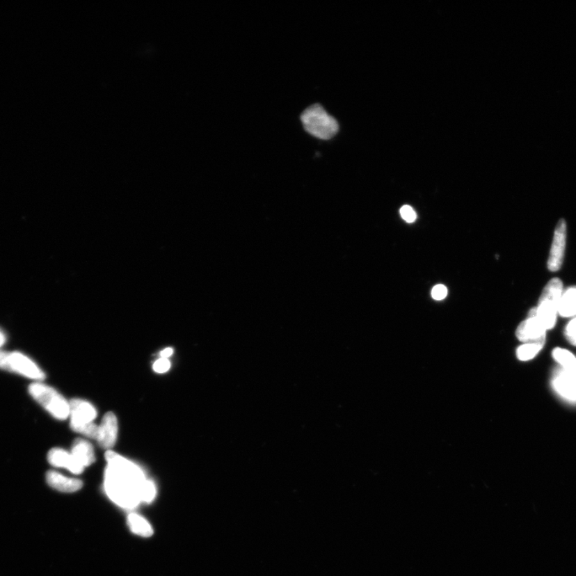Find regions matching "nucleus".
<instances>
[{"label":"nucleus","mask_w":576,"mask_h":576,"mask_svg":"<svg viewBox=\"0 0 576 576\" xmlns=\"http://www.w3.org/2000/svg\"><path fill=\"white\" fill-rule=\"evenodd\" d=\"M104 489L115 504L127 509L142 503L141 493L147 481L145 474L137 464L109 450L106 452Z\"/></svg>","instance_id":"nucleus-1"},{"label":"nucleus","mask_w":576,"mask_h":576,"mask_svg":"<svg viewBox=\"0 0 576 576\" xmlns=\"http://www.w3.org/2000/svg\"><path fill=\"white\" fill-rule=\"evenodd\" d=\"M301 120L307 134L319 141H330L338 135L339 131L337 120L319 104H312L304 110Z\"/></svg>","instance_id":"nucleus-2"},{"label":"nucleus","mask_w":576,"mask_h":576,"mask_svg":"<svg viewBox=\"0 0 576 576\" xmlns=\"http://www.w3.org/2000/svg\"><path fill=\"white\" fill-rule=\"evenodd\" d=\"M563 291V282L557 278L549 281L543 288L536 312L547 330L556 326L559 303Z\"/></svg>","instance_id":"nucleus-3"},{"label":"nucleus","mask_w":576,"mask_h":576,"mask_svg":"<svg viewBox=\"0 0 576 576\" xmlns=\"http://www.w3.org/2000/svg\"><path fill=\"white\" fill-rule=\"evenodd\" d=\"M29 392L31 397L55 418L63 420L70 415V403L54 388L35 383L31 384Z\"/></svg>","instance_id":"nucleus-4"},{"label":"nucleus","mask_w":576,"mask_h":576,"mask_svg":"<svg viewBox=\"0 0 576 576\" xmlns=\"http://www.w3.org/2000/svg\"><path fill=\"white\" fill-rule=\"evenodd\" d=\"M0 369L39 381L45 378V373L35 362L20 352L0 351Z\"/></svg>","instance_id":"nucleus-5"},{"label":"nucleus","mask_w":576,"mask_h":576,"mask_svg":"<svg viewBox=\"0 0 576 576\" xmlns=\"http://www.w3.org/2000/svg\"><path fill=\"white\" fill-rule=\"evenodd\" d=\"M547 330L538 319L536 308L531 309L528 318L516 330V336L522 342L545 344Z\"/></svg>","instance_id":"nucleus-6"},{"label":"nucleus","mask_w":576,"mask_h":576,"mask_svg":"<svg viewBox=\"0 0 576 576\" xmlns=\"http://www.w3.org/2000/svg\"><path fill=\"white\" fill-rule=\"evenodd\" d=\"M567 224L564 220H560L554 230L550 256L547 261V268L551 271H557L563 264L565 247H566Z\"/></svg>","instance_id":"nucleus-7"},{"label":"nucleus","mask_w":576,"mask_h":576,"mask_svg":"<svg viewBox=\"0 0 576 576\" xmlns=\"http://www.w3.org/2000/svg\"><path fill=\"white\" fill-rule=\"evenodd\" d=\"M552 387L560 398L569 403L576 404V378L563 371L554 370L552 377Z\"/></svg>","instance_id":"nucleus-8"},{"label":"nucleus","mask_w":576,"mask_h":576,"mask_svg":"<svg viewBox=\"0 0 576 576\" xmlns=\"http://www.w3.org/2000/svg\"><path fill=\"white\" fill-rule=\"evenodd\" d=\"M71 428L73 431L83 425L93 423L97 412L93 405L83 399H74L70 403Z\"/></svg>","instance_id":"nucleus-9"},{"label":"nucleus","mask_w":576,"mask_h":576,"mask_svg":"<svg viewBox=\"0 0 576 576\" xmlns=\"http://www.w3.org/2000/svg\"><path fill=\"white\" fill-rule=\"evenodd\" d=\"M118 435V421L112 413H108L99 426L97 441L101 447L111 449L115 445Z\"/></svg>","instance_id":"nucleus-10"},{"label":"nucleus","mask_w":576,"mask_h":576,"mask_svg":"<svg viewBox=\"0 0 576 576\" xmlns=\"http://www.w3.org/2000/svg\"><path fill=\"white\" fill-rule=\"evenodd\" d=\"M47 460L51 465L66 468L73 474H79L84 471L85 467L73 456L72 453L64 451L61 448H53L48 453Z\"/></svg>","instance_id":"nucleus-11"},{"label":"nucleus","mask_w":576,"mask_h":576,"mask_svg":"<svg viewBox=\"0 0 576 576\" xmlns=\"http://www.w3.org/2000/svg\"><path fill=\"white\" fill-rule=\"evenodd\" d=\"M47 482L52 488L58 492L71 493L77 492L83 487L81 480L74 478H69L63 476L61 473L55 471H50L47 473Z\"/></svg>","instance_id":"nucleus-12"},{"label":"nucleus","mask_w":576,"mask_h":576,"mask_svg":"<svg viewBox=\"0 0 576 576\" xmlns=\"http://www.w3.org/2000/svg\"><path fill=\"white\" fill-rule=\"evenodd\" d=\"M71 453L84 467L90 466L95 461L93 447L87 440H74Z\"/></svg>","instance_id":"nucleus-13"},{"label":"nucleus","mask_w":576,"mask_h":576,"mask_svg":"<svg viewBox=\"0 0 576 576\" xmlns=\"http://www.w3.org/2000/svg\"><path fill=\"white\" fill-rule=\"evenodd\" d=\"M558 313L564 318L576 317V286L563 291L559 303Z\"/></svg>","instance_id":"nucleus-14"},{"label":"nucleus","mask_w":576,"mask_h":576,"mask_svg":"<svg viewBox=\"0 0 576 576\" xmlns=\"http://www.w3.org/2000/svg\"><path fill=\"white\" fill-rule=\"evenodd\" d=\"M552 356L557 364L560 365V368L570 375L576 378V357L567 349H554L552 351Z\"/></svg>","instance_id":"nucleus-15"},{"label":"nucleus","mask_w":576,"mask_h":576,"mask_svg":"<svg viewBox=\"0 0 576 576\" xmlns=\"http://www.w3.org/2000/svg\"><path fill=\"white\" fill-rule=\"evenodd\" d=\"M127 522L131 531L137 536L150 537L153 535L151 525L140 515L130 514L128 516Z\"/></svg>","instance_id":"nucleus-16"},{"label":"nucleus","mask_w":576,"mask_h":576,"mask_svg":"<svg viewBox=\"0 0 576 576\" xmlns=\"http://www.w3.org/2000/svg\"><path fill=\"white\" fill-rule=\"evenodd\" d=\"M545 344L543 343H527L520 346L517 349L516 355L518 359L522 361L531 360L538 355L543 346Z\"/></svg>","instance_id":"nucleus-17"},{"label":"nucleus","mask_w":576,"mask_h":576,"mask_svg":"<svg viewBox=\"0 0 576 576\" xmlns=\"http://www.w3.org/2000/svg\"><path fill=\"white\" fill-rule=\"evenodd\" d=\"M157 495V488L152 480L147 479L141 493L142 503H151Z\"/></svg>","instance_id":"nucleus-18"},{"label":"nucleus","mask_w":576,"mask_h":576,"mask_svg":"<svg viewBox=\"0 0 576 576\" xmlns=\"http://www.w3.org/2000/svg\"><path fill=\"white\" fill-rule=\"evenodd\" d=\"M565 336L570 344L576 346V317L568 323L565 328Z\"/></svg>","instance_id":"nucleus-19"},{"label":"nucleus","mask_w":576,"mask_h":576,"mask_svg":"<svg viewBox=\"0 0 576 576\" xmlns=\"http://www.w3.org/2000/svg\"><path fill=\"white\" fill-rule=\"evenodd\" d=\"M400 215L408 223H413L416 220V214L413 208L408 205L403 206L400 209Z\"/></svg>","instance_id":"nucleus-20"},{"label":"nucleus","mask_w":576,"mask_h":576,"mask_svg":"<svg viewBox=\"0 0 576 576\" xmlns=\"http://www.w3.org/2000/svg\"><path fill=\"white\" fill-rule=\"evenodd\" d=\"M170 367V362L168 359L160 358L153 365V369L157 373H165L168 371Z\"/></svg>","instance_id":"nucleus-21"},{"label":"nucleus","mask_w":576,"mask_h":576,"mask_svg":"<svg viewBox=\"0 0 576 576\" xmlns=\"http://www.w3.org/2000/svg\"><path fill=\"white\" fill-rule=\"evenodd\" d=\"M447 295V287L444 285H436L431 291L432 298H433L435 301L444 300Z\"/></svg>","instance_id":"nucleus-22"},{"label":"nucleus","mask_w":576,"mask_h":576,"mask_svg":"<svg viewBox=\"0 0 576 576\" xmlns=\"http://www.w3.org/2000/svg\"><path fill=\"white\" fill-rule=\"evenodd\" d=\"M174 350L172 348H168L160 352V356L163 359H168L170 355L173 354Z\"/></svg>","instance_id":"nucleus-23"},{"label":"nucleus","mask_w":576,"mask_h":576,"mask_svg":"<svg viewBox=\"0 0 576 576\" xmlns=\"http://www.w3.org/2000/svg\"><path fill=\"white\" fill-rule=\"evenodd\" d=\"M6 343V336L0 330V348Z\"/></svg>","instance_id":"nucleus-24"}]
</instances>
